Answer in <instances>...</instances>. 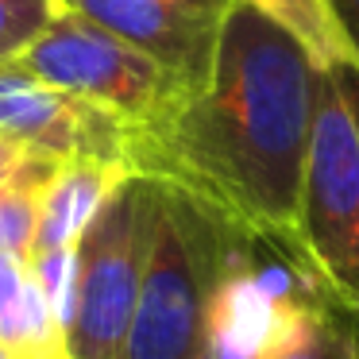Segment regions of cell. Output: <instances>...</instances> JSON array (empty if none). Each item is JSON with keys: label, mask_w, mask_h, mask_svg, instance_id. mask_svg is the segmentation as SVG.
I'll return each instance as SVG.
<instances>
[{"label": "cell", "mask_w": 359, "mask_h": 359, "mask_svg": "<svg viewBox=\"0 0 359 359\" xmlns=\"http://www.w3.org/2000/svg\"><path fill=\"white\" fill-rule=\"evenodd\" d=\"M55 0H0V66L20 62L24 50L47 32Z\"/></svg>", "instance_id": "13"}, {"label": "cell", "mask_w": 359, "mask_h": 359, "mask_svg": "<svg viewBox=\"0 0 359 359\" xmlns=\"http://www.w3.org/2000/svg\"><path fill=\"white\" fill-rule=\"evenodd\" d=\"M20 66L47 86L124 120L132 132L163 120L174 104L189 97L186 86L174 81L158 62L97 27L93 20L58 4L47 32L24 50Z\"/></svg>", "instance_id": "5"}, {"label": "cell", "mask_w": 359, "mask_h": 359, "mask_svg": "<svg viewBox=\"0 0 359 359\" xmlns=\"http://www.w3.org/2000/svg\"><path fill=\"white\" fill-rule=\"evenodd\" d=\"M255 359H359V317L313 286L286 290Z\"/></svg>", "instance_id": "8"}, {"label": "cell", "mask_w": 359, "mask_h": 359, "mask_svg": "<svg viewBox=\"0 0 359 359\" xmlns=\"http://www.w3.org/2000/svg\"><path fill=\"white\" fill-rule=\"evenodd\" d=\"M0 348L12 359H70V336L43 297L32 263L0 259Z\"/></svg>", "instance_id": "10"}, {"label": "cell", "mask_w": 359, "mask_h": 359, "mask_svg": "<svg viewBox=\"0 0 359 359\" xmlns=\"http://www.w3.org/2000/svg\"><path fill=\"white\" fill-rule=\"evenodd\" d=\"M32 274H35V282H39L43 297L50 302V309H55V317L62 320V328L70 332L74 302H78V248L32 255Z\"/></svg>", "instance_id": "14"}, {"label": "cell", "mask_w": 359, "mask_h": 359, "mask_svg": "<svg viewBox=\"0 0 359 359\" xmlns=\"http://www.w3.org/2000/svg\"><path fill=\"white\" fill-rule=\"evenodd\" d=\"M58 166L39 158L32 170H24L16 182L0 186V259H24L32 263L35 255V236H39V209H43V189L58 174Z\"/></svg>", "instance_id": "12"}, {"label": "cell", "mask_w": 359, "mask_h": 359, "mask_svg": "<svg viewBox=\"0 0 359 359\" xmlns=\"http://www.w3.org/2000/svg\"><path fill=\"white\" fill-rule=\"evenodd\" d=\"M332 78L340 81L344 97H348L351 112H355V124H359V70H332Z\"/></svg>", "instance_id": "17"}, {"label": "cell", "mask_w": 359, "mask_h": 359, "mask_svg": "<svg viewBox=\"0 0 359 359\" xmlns=\"http://www.w3.org/2000/svg\"><path fill=\"white\" fill-rule=\"evenodd\" d=\"M336 16H340L344 32H348V39L355 43V55H359V0H332Z\"/></svg>", "instance_id": "16"}, {"label": "cell", "mask_w": 359, "mask_h": 359, "mask_svg": "<svg viewBox=\"0 0 359 359\" xmlns=\"http://www.w3.org/2000/svg\"><path fill=\"white\" fill-rule=\"evenodd\" d=\"M0 359H12V355H8V351H4V348H0Z\"/></svg>", "instance_id": "19"}, {"label": "cell", "mask_w": 359, "mask_h": 359, "mask_svg": "<svg viewBox=\"0 0 359 359\" xmlns=\"http://www.w3.org/2000/svg\"><path fill=\"white\" fill-rule=\"evenodd\" d=\"M209 205L158 182V209L124 359H194L209 340V317L224 278L251 248Z\"/></svg>", "instance_id": "2"}, {"label": "cell", "mask_w": 359, "mask_h": 359, "mask_svg": "<svg viewBox=\"0 0 359 359\" xmlns=\"http://www.w3.org/2000/svg\"><path fill=\"white\" fill-rule=\"evenodd\" d=\"M248 4L294 35L320 70H359L355 43L344 32L332 0H248Z\"/></svg>", "instance_id": "11"}, {"label": "cell", "mask_w": 359, "mask_h": 359, "mask_svg": "<svg viewBox=\"0 0 359 359\" xmlns=\"http://www.w3.org/2000/svg\"><path fill=\"white\" fill-rule=\"evenodd\" d=\"M0 140L50 163H112L132 170V128L62 89L39 81L20 62L0 66Z\"/></svg>", "instance_id": "6"}, {"label": "cell", "mask_w": 359, "mask_h": 359, "mask_svg": "<svg viewBox=\"0 0 359 359\" xmlns=\"http://www.w3.org/2000/svg\"><path fill=\"white\" fill-rule=\"evenodd\" d=\"M194 359H217V355H212V351H201V355H194Z\"/></svg>", "instance_id": "18"}, {"label": "cell", "mask_w": 359, "mask_h": 359, "mask_svg": "<svg viewBox=\"0 0 359 359\" xmlns=\"http://www.w3.org/2000/svg\"><path fill=\"white\" fill-rule=\"evenodd\" d=\"M39 163V155H27L24 147H16V143L0 140V186H8V182H16L24 170H32V166Z\"/></svg>", "instance_id": "15"}, {"label": "cell", "mask_w": 359, "mask_h": 359, "mask_svg": "<svg viewBox=\"0 0 359 359\" xmlns=\"http://www.w3.org/2000/svg\"><path fill=\"white\" fill-rule=\"evenodd\" d=\"M158 62L186 93L209 81L232 0H55Z\"/></svg>", "instance_id": "7"}, {"label": "cell", "mask_w": 359, "mask_h": 359, "mask_svg": "<svg viewBox=\"0 0 359 359\" xmlns=\"http://www.w3.org/2000/svg\"><path fill=\"white\" fill-rule=\"evenodd\" d=\"M290 263L325 302L359 317V124L332 70H320Z\"/></svg>", "instance_id": "3"}, {"label": "cell", "mask_w": 359, "mask_h": 359, "mask_svg": "<svg viewBox=\"0 0 359 359\" xmlns=\"http://www.w3.org/2000/svg\"><path fill=\"white\" fill-rule=\"evenodd\" d=\"M158 182L132 174L104 201L78 243V302L70 320V359H124L143 266L151 255Z\"/></svg>", "instance_id": "4"}, {"label": "cell", "mask_w": 359, "mask_h": 359, "mask_svg": "<svg viewBox=\"0 0 359 359\" xmlns=\"http://www.w3.org/2000/svg\"><path fill=\"white\" fill-rule=\"evenodd\" d=\"M132 178V170L112 163H66L43 189V209H39V236H35V255L39 251H62L78 248L97 212L104 209L116 186Z\"/></svg>", "instance_id": "9"}, {"label": "cell", "mask_w": 359, "mask_h": 359, "mask_svg": "<svg viewBox=\"0 0 359 359\" xmlns=\"http://www.w3.org/2000/svg\"><path fill=\"white\" fill-rule=\"evenodd\" d=\"M320 66L248 0L228 4L209 81L132 132V174L209 205L290 255Z\"/></svg>", "instance_id": "1"}]
</instances>
